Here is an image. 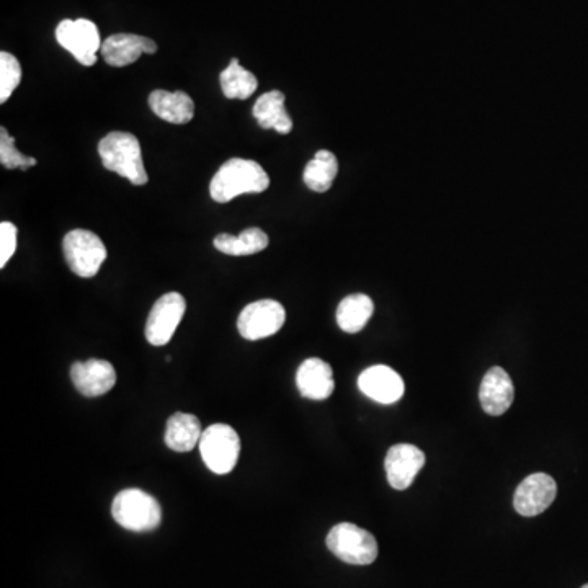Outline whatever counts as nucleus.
<instances>
[{"instance_id":"f257e3e1","label":"nucleus","mask_w":588,"mask_h":588,"mask_svg":"<svg viewBox=\"0 0 588 588\" xmlns=\"http://www.w3.org/2000/svg\"><path fill=\"white\" fill-rule=\"evenodd\" d=\"M270 187V177L259 162L229 159L211 180L210 193L216 203H229L245 193H262Z\"/></svg>"},{"instance_id":"f03ea898","label":"nucleus","mask_w":588,"mask_h":588,"mask_svg":"<svg viewBox=\"0 0 588 588\" xmlns=\"http://www.w3.org/2000/svg\"><path fill=\"white\" fill-rule=\"evenodd\" d=\"M98 156L105 169L130 180L133 185H146L147 172L138 138L125 131H113L98 143Z\"/></svg>"},{"instance_id":"7ed1b4c3","label":"nucleus","mask_w":588,"mask_h":588,"mask_svg":"<svg viewBox=\"0 0 588 588\" xmlns=\"http://www.w3.org/2000/svg\"><path fill=\"white\" fill-rule=\"evenodd\" d=\"M112 515L118 525L134 533L156 530L162 522L161 504L141 489H125L116 495Z\"/></svg>"},{"instance_id":"20e7f679","label":"nucleus","mask_w":588,"mask_h":588,"mask_svg":"<svg viewBox=\"0 0 588 588\" xmlns=\"http://www.w3.org/2000/svg\"><path fill=\"white\" fill-rule=\"evenodd\" d=\"M326 543L330 553L352 566H368L378 557L375 536L353 523L335 525L329 531Z\"/></svg>"},{"instance_id":"39448f33","label":"nucleus","mask_w":588,"mask_h":588,"mask_svg":"<svg viewBox=\"0 0 588 588\" xmlns=\"http://www.w3.org/2000/svg\"><path fill=\"white\" fill-rule=\"evenodd\" d=\"M201 458L214 474H229L241 455V438L234 428L214 424L206 428L200 440Z\"/></svg>"},{"instance_id":"423d86ee","label":"nucleus","mask_w":588,"mask_h":588,"mask_svg":"<svg viewBox=\"0 0 588 588\" xmlns=\"http://www.w3.org/2000/svg\"><path fill=\"white\" fill-rule=\"evenodd\" d=\"M64 259L77 277L92 278L107 259V247L94 232L74 229L63 239Z\"/></svg>"},{"instance_id":"0eeeda50","label":"nucleus","mask_w":588,"mask_h":588,"mask_svg":"<svg viewBox=\"0 0 588 588\" xmlns=\"http://www.w3.org/2000/svg\"><path fill=\"white\" fill-rule=\"evenodd\" d=\"M286 311L275 299H260L245 306L237 319V330L245 340L272 337L285 326Z\"/></svg>"},{"instance_id":"6e6552de","label":"nucleus","mask_w":588,"mask_h":588,"mask_svg":"<svg viewBox=\"0 0 588 588\" xmlns=\"http://www.w3.org/2000/svg\"><path fill=\"white\" fill-rule=\"evenodd\" d=\"M56 40L82 66L87 67L94 66L97 61V51L102 49L103 45L97 25L87 18L63 20L56 28Z\"/></svg>"},{"instance_id":"1a4fd4ad","label":"nucleus","mask_w":588,"mask_h":588,"mask_svg":"<svg viewBox=\"0 0 588 588\" xmlns=\"http://www.w3.org/2000/svg\"><path fill=\"white\" fill-rule=\"evenodd\" d=\"M187 311V301L180 293H167L157 299L146 322V339L154 347L167 345Z\"/></svg>"},{"instance_id":"9d476101","label":"nucleus","mask_w":588,"mask_h":588,"mask_svg":"<svg viewBox=\"0 0 588 588\" xmlns=\"http://www.w3.org/2000/svg\"><path fill=\"white\" fill-rule=\"evenodd\" d=\"M557 495V484L549 474L536 473L526 477L515 490L513 507L523 517H536L548 510Z\"/></svg>"},{"instance_id":"9b49d317","label":"nucleus","mask_w":588,"mask_h":588,"mask_svg":"<svg viewBox=\"0 0 588 588\" xmlns=\"http://www.w3.org/2000/svg\"><path fill=\"white\" fill-rule=\"evenodd\" d=\"M358 388L366 397L384 406L401 401L406 391L401 375L386 365L366 368L358 378Z\"/></svg>"},{"instance_id":"f8f14e48","label":"nucleus","mask_w":588,"mask_h":588,"mask_svg":"<svg viewBox=\"0 0 588 588\" xmlns=\"http://www.w3.org/2000/svg\"><path fill=\"white\" fill-rule=\"evenodd\" d=\"M424 464V451L409 443L391 446L384 459L389 484L396 490L407 489L420 473V469L424 468Z\"/></svg>"},{"instance_id":"ddd939ff","label":"nucleus","mask_w":588,"mask_h":588,"mask_svg":"<svg viewBox=\"0 0 588 588\" xmlns=\"http://www.w3.org/2000/svg\"><path fill=\"white\" fill-rule=\"evenodd\" d=\"M72 384L82 396L97 397L112 391L116 384V371L110 361H77L71 366Z\"/></svg>"},{"instance_id":"4468645a","label":"nucleus","mask_w":588,"mask_h":588,"mask_svg":"<svg viewBox=\"0 0 588 588\" xmlns=\"http://www.w3.org/2000/svg\"><path fill=\"white\" fill-rule=\"evenodd\" d=\"M156 51V41L146 36L131 35V33L108 36L100 49L105 63L113 67L130 66L143 54H154Z\"/></svg>"},{"instance_id":"2eb2a0df","label":"nucleus","mask_w":588,"mask_h":588,"mask_svg":"<svg viewBox=\"0 0 588 588\" xmlns=\"http://www.w3.org/2000/svg\"><path fill=\"white\" fill-rule=\"evenodd\" d=\"M513 397H515V388H513L510 375L504 368L492 366L482 379L481 389H479L482 409L492 417H499L510 409Z\"/></svg>"},{"instance_id":"dca6fc26","label":"nucleus","mask_w":588,"mask_h":588,"mask_svg":"<svg viewBox=\"0 0 588 588\" xmlns=\"http://www.w3.org/2000/svg\"><path fill=\"white\" fill-rule=\"evenodd\" d=\"M296 386L301 396L311 401H324L335 389L334 373L329 363L321 358L303 361L296 373Z\"/></svg>"},{"instance_id":"f3484780","label":"nucleus","mask_w":588,"mask_h":588,"mask_svg":"<svg viewBox=\"0 0 588 588\" xmlns=\"http://www.w3.org/2000/svg\"><path fill=\"white\" fill-rule=\"evenodd\" d=\"M149 107L161 120L169 121L174 125L190 123L195 115V103H193L192 97L182 90H177V92L154 90L149 95Z\"/></svg>"},{"instance_id":"a211bd4d","label":"nucleus","mask_w":588,"mask_h":588,"mask_svg":"<svg viewBox=\"0 0 588 588\" xmlns=\"http://www.w3.org/2000/svg\"><path fill=\"white\" fill-rule=\"evenodd\" d=\"M285 94L280 90H272L260 95L254 105V116L263 130H275L280 134H290L293 120L285 108Z\"/></svg>"},{"instance_id":"6ab92c4d","label":"nucleus","mask_w":588,"mask_h":588,"mask_svg":"<svg viewBox=\"0 0 588 588\" xmlns=\"http://www.w3.org/2000/svg\"><path fill=\"white\" fill-rule=\"evenodd\" d=\"M201 435L203 430L200 420L196 419L195 415L177 412L167 422L165 445L177 453H187L196 445H200Z\"/></svg>"},{"instance_id":"aec40b11","label":"nucleus","mask_w":588,"mask_h":588,"mask_svg":"<svg viewBox=\"0 0 588 588\" xmlns=\"http://www.w3.org/2000/svg\"><path fill=\"white\" fill-rule=\"evenodd\" d=\"M375 312V304L366 294H350L337 308V324L347 334H357L365 329Z\"/></svg>"},{"instance_id":"412c9836","label":"nucleus","mask_w":588,"mask_h":588,"mask_svg":"<svg viewBox=\"0 0 588 588\" xmlns=\"http://www.w3.org/2000/svg\"><path fill=\"white\" fill-rule=\"evenodd\" d=\"M268 239L265 231L260 228H249L242 231L239 236L232 234H219L214 237V247L226 255L232 257H244V255L259 254L262 250L267 249Z\"/></svg>"},{"instance_id":"4be33fe9","label":"nucleus","mask_w":588,"mask_h":588,"mask_svg":"<svg viewBox=\"0 0 588 588\" xmlns=\"http://www.w3.org/2000/svg\"><path fill=\"white\" fill-rule=\"evenodd\" d=\"M337 174H339L337 157L332 152L322 149L316 152L314 159L306 165L303 179L312 192L326 193L332 187Z\"/></svg>"},{"instance_id":"5701e85b","label":"nucleus","mask_w":588,"mask_h":588,"mask_svg":"<svg viewBox=\"0 0 588 588\" xmlns=\"http://www.w3.org/2000/svg\"><path fill=\"white\" fill-rule=\"evenodd\" d=\"M219 84L223 89L224 97L229 100H247L255 94L259 87V81L252 72L247 71L239 64V59L234 58L219 76Z\"/></svg>"},{"instance_id":"b1692460","label":"nucleus","mask_w":588,"mask_h":588,"mask_svg":"<svg viewBox=\"0 0 588 588\" xmlns=\"http://www.w3.org/2000/svg\"><path fill=\"white\" fill-rule=\"evenodd\" d=\"M22 82V66L14 54L0 53V103L9 100L10 95Z\"/></svg>"},{"instance_id":"393cba45","label":"nucleus","mask_w":588,"mask_h":588,"mask_svg":"<svg viewBox=\"0 0 588 588\" xmlns=\"http://www.w3.org/2000/svg\"><path fill=\"white\" fill-rule=\"evenodd\" d=\"M0 164L9 170H28L33 165L38 164L33 157L25 156L22 152L17 151L15 139L10 136L9 131L5 130L4 126L0 128Z\"/></svg>"},{"instance_id":"a878e982","label":"nucleus","mask_w":588,"mask_h":588,"mask_svg":"<svg viewBox=\"0 0 588 588\" xmlns=\"http://www.w3.org/2000/svg\"><path fill=\"white\" fill-rule=\"evenodd\" d=\"M17 228L9 221L0 224V267L4 268L17 250Z\"/></svg>"},{"instance_id":"bb28decb","label":"nucleus","mask_w":588,"mask_h":588,"mask_svg":"<svg viewBox=\"0 0 588 588\" xmlns=\"http://www.w3.org/2000/svg\"><path fill=\"white\" fill-rule=\"evenodd\" d=\"M582 588H588V584L587 585H584V587H582Z\"/></svg>"}]
</instances>
